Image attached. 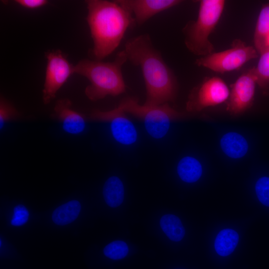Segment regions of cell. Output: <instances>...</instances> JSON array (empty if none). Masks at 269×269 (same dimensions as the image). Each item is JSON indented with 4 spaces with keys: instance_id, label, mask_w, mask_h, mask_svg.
Listing matches in <instances>:
<instances>
[{
    "instance_id": "1",
    "label": "cell",
    "mask_w": 269,
    "mask_h": 269,
    "mask_svg": "<svg viewBox=\"0 0 269 269\" xmlns=\"http://www.w3.org/2000/svg\"><path fill=\"white\" fill-rule=\"evenodd\" d=\"M128 60L141 70L146 90L144 103L160 105L173 102L178 92V83L172 70L147 33L127 40L124 49Z\"/></svg>"
},
{
    "instance_id": "2",
    "label": "cell",
    "mask_w": 269,
    "mask_h": 269,
    "mask_svg": "<svg viewBox=\"0 0 269 269\" xmlns=\"http://www.w3.org/2000/svg\"><path fill=\"white\" fill-rule=\"evenodd\" d=\"M87 21L93 46L90 55L102 61L120 45L127 30L134 24L132 14L117 0H87Z\"/></svg>"
},
{
    "instance_id": "3",
    "label": "cell",
    "mask_w": 269,
    "mask_h": 269,
    "mask_svg": "<svg viewBox=\"0 0 269 269\" xmlns=\"http://www.w3.org/2000/svg\"><path fill=\"white\" fill-rule=\"evenodd\" d=\"M128 61L127 54L123 50L117 54L112 62L82 60L74 66L73 73L89 81L90 84L85 88V95L91 101H96L107 96H116L126 92L122 68Z\"/></svg>"
},
{
    "instance_id": "4",
    "label": "cell",
    "mask_w": 269,
    "mask_h": 269,
    "mask_svg": "<svg viewBox=\"0 0 269 269\" xmlns=\"http://www.w3.org/2000/svg\"><path fill=\"white\" fill-rule=\"evenodd\" d=\"M195 20L190 21L182 29L184 43L188 50L202 57L214 52V47L209 39L222 14L224 0H201Z\"/></svg>"
},
{
    "instance_id": "5",
    "label": "cell",
    "mask_w": 269,
    "mask_h": 269,
    "mask_svg": "<svg viewBox=\"0 0 269 269\" xmlns=\"http://www.w3.org/2000/svg\"><path fill=\"white\" fill-rule=\"evenodd\" d=\"M118 106L125 112L142 121L148 134L155 138L164 137L173 121L181 119L183 114L168 103L160 105H140L134 98L123 99Z\"/></svg>"
},
{
    "instance_id": "6",
    "label": "cell",
    "mask_w": 269,
    "mask_h": 269,
    "mask_svg": "<svg viewBox=\"0 0 269 269\" xmlns=\"http://www.w3.org/2000/svg\"><path fill=\"white\" fill-rule=\"evenodd\" d=\"M258 56V53L254 46L247 45L237 39L232 42L231 48L201 57L196 60L195 64L223 74L238 70Z\"/></svg>"
},
{
    "instance_id": "7",
    "label": "cell",
    "mask_w": 269,
    "mask_h": 269,
    "mask_svg": "<svg viewBox=\"0 0 269 269\" xmlns=\"http://www.w3.org/2000/svg\"><path fill=\"white\" fill-rule=\"evenodd\" d=\"M230 90L225 81L219 77L205 78L191 91L186 104L188 112H199L219 105L229 98Z\"/></svg>"
},
{
    "instance_id": "8",
    "label": "cell",
    "mask_w": 269,
    "mask_h": 269,
    "mask_svg": "<svg viewBox=\"0 0 269 269\" xmlns=\"http://www.w3.org/2000/svg\"><path fill=\"white\" fill-rule=\"evenodd\" d=\"M47 65L42 90V100L46 105L55 98L58 91L73 73V67L60 50L45 53Z\"/></svg>"
},
{
    "instance_id": "9",
    "label": "cell",
    "mask_w": 269,
    "mask_h": 269,
    "mask_svg": "<svg viewBox=\"0 0 269 269\" xmlns=\"http://www.w3.org/2000/svg\"><path fill=\"white\" fill-rule=\"evenodd\" d=\"M125 112L119 106L109 111L93 110L91 120L110 124L112 135L118 142L124 145L134 143L137 138L136 130Z\"/></svg>"
},
{
    "instance_id": "10",
    "label": "cell",
    "mask_w": 269,
    "mask_h": 269,
    "mask_svg": "<svg viewBox=\"0 0 269 269\" xmlns=\"http://www.w3.org/2000/svg\"><path fill=\"white\" fill-rule=\"evenodd\" d=\"M257 79L254 68L242 74L231 85L226 110L237 115L246 111L252 105Z\"/></svg>"
},
{
    "instance_id": "11",
    "label": "cell",
    "mask_w": 269,
    "mask_h": 269,
    "mask_svg": "<svg viewBox=\"0 0 269 269\" xmlns=\"http://www.w3.org/2000/svg\"><path fill=\"white\" fill-rule=\"evenodd\" d=\"M132 14L134 24L141 25L157 14L178 5L180 0H117Z\"/></svg>"
},
{
    "instance_id": "12",
    "label": "cell",
    "mask_w": 269,
    "mask_h": 269,
    "mask_svg": "<svg viewBox=\"0 0 269 269\" xmlns=\"http://www.w3.org/2000/svg\"><path fill=\"white\" fill-rule=\"evenodd\" d=\"M55 115L62 123L63 130L68 134H78L82 133L86 127L84 116L72 108L68 99L58 100L54 108Z\"/></svg>"
},
{
    "instance_id": "13",
    "label": "cell",
    "mask_w": 269,
    "mask_h": 269,
    "mask_svg": "<svg viewBox=\"0 0 269 269\" xmlns=\"http://www.w3.org/2000/svg\"><path fill=\"white\" fill-rule=\"evenodd\" d=\"M220 146L226 155L235 159L243 157L248 150L246 138L235 132H229L223 135L220 140Z\"/></svg>"
},
{
    "instance_id": "14",
    "label": "cell",
    "mask_w": 269,
    "mask_h": 269,
    "mask_svg": "<svg viewBox=\"0 0 269 269\" xmlns=\"http://www.w3.org/2000/svg\"><path fill=\"white\" fill-rule=\"evenodd\" d=\"M269 35V2L263 5L256 24L254 41L258 54L267 47V39Z\"/></svg>"
},
{
    "instance_id": "15",
    "label": "cell",
    "mask_w": 269,
    "mask_h": 269,
    "mask_svg": "<svg viewBox=\"0 0 269 269\" xmlns=\"http://www.w3.org/2000/svg\"><path fill=\"white\" fill-rule=\"evenodd\" d=\"M177 170L181 180L187 183L197 181L202 174V167L200 162L196 158L188 156L180 160Z\"/></svg>"
},
{
    "instance_id": "16",
    "label": "cell",
    "mask_w": 269,
    "mask_h": 269,
    "mask_svg": "<svg viewBox=\"0 0 269 269\" xmlns=\"http://www.w3.org/2000/svg\"><path fill=\"white\" fill-rule=\"evenodd\" d=\"M103 194L107 204L112 207L120 206L124 197V188L122 181L116 176H112L106 181Z\"/></svg>"
},
{
    "instance_id": "17",
    "label": "cell",
    "mask_w": 269,
    "mask_h": 269,
    "mask_svg": "<svg viewBox=\"0 0 269 269\" xmlns=\"http://www.w3.org/2000/svg\"><path fill=\"white\" fill-rule=\"evenodd\" d=\"M81 205L77 200H72L58 208L52 215L54 223L58 225H65L74 221L78 216Z\"/></svg>"
},
{
    "instance_id": "18",
    "label": "cell",
    "mask_w": 269,
    "mask_h": 269,
    "mask_svg": "<svg viewBox=\"0 0 269 269\" xmlns=\"http://www.w3.org/2000/svg\"><path fill=\"white\" fill-rule=\"evenodd\" d=\"M239 235L234 230L226 229L217 235L214 243L215 249L221 256L230 255L235 250L239 241Z\"/></svg>"
},
{
    "instance_id": "19",
    "label": "cell",
    "mask_w": 269,
    "mask_h": 269,
    "mask_svg": "<svg viewBox=\"0 0 269 269\" xmlns=\"http://www.w3.org/2000/svg\"><path fill=\"white\" fill-rule=\"evenodd\" d=\"M161 229L171 240L178 242L181 240L185 235V229L177 216L172 214L163 216L160 221Z\"/></svg>"
},
{
    "instance_id": "20",
    "label": "cell",
    "mask_w": 269,
    "mask_h": 269,
    "mask_svg": "<svg viewBox=\"0 0 269 269\" xmlns=\"http://www.w3.org/2000/svg\"><path fill=\"white\" fill-rule=\"evenodd\" d=\"M260 55L258 63L253 68L257 83L263 88L269 85V48L265 49Z\"/></svg>"
},
{
    "instance_id": "21",
    "label": "cell",
    "mask_w": 269,
    "mask_h": 269,
    "mask_svg": "<svg viewBox=\"0 0 269 269\" xmlns=\"http://www.w3.org/2000/svg\"><path fill=\"white\" fill-rule=\"evenodd\" d=\"M129 252L126 243L122 241H114L107 245L104 249L105 255L113 260H120L125 258Z\"/></svg>"
},
{
    "instance_id": "22",
    "label": "cell",
    "mask_w": 269,
    "mask_h": 269,
    "mask_svg": "<svg viewBox=\"0 0 269 269\" xmlns=\"http://www.w3.org/2000/svg\"><path fill=\"white\" fill-rule=\"evenodd\" d=\"M18 113L14 107L3 98L0 100V129L1 130L5 123L16 118Z\"/></svg>"
},
{
    "instance_id": "23",
    "label": "cell",
    "mask_w": 269,
    "mask_h": 269,
    "mask_svg": "<svg viewBox=\"0 0 269 269\" xmlns=\"http://www.w3.org/2000/svg\"><path fill=\"white\" fill-rule=\"evenodd\" d=\"M256 192L260 201L269 207V177L259 179L255 185Z\"/></svg>"
},
{
    "instance_id": "24",
    "label": "cell",
    "mask_w": 269,
    "mask_h": 269,
    "mask_svg": "<svg viewBox=\"0 0 269 269\" xmlns=\"http://www.w3.org/2000/svg\"><path fill=\"white\" fill-rule=\"evenodd\" d=\"M29 213L27 209L22 205H18L13 209L11 224L14 226H21L27 221Z\"/></svg>"
},
{
    "instance_id": "25",
    "label": "cell",
    "mask_w": 269,
    "mask_h": 269,
    "mask_svg": "<svg viewBox=\"0 0 269 269\" xmlns=\"http://www.w3.org/2000/svg\"><path fill=\"white\" fill-rule=\"evenodd\" d=\"M14 1L22 7L30 9L42 7L48 3L46 0H16Z\"/></svg>"
},
{
    "instance_id": "26",
    "label": "cell",
    "mask_w": 269,
    "mask_h": 269,
    "mask_svg": "<svg viewBox=\"0 0 269 269\" xmlns=\"http://www.w3.org/2000/svg\"><path fill=\"white\" fill-rule=\"evenodd\" d=\"M267 48H269V35L267 39Z\"/></svg>"
}]
</instances>
